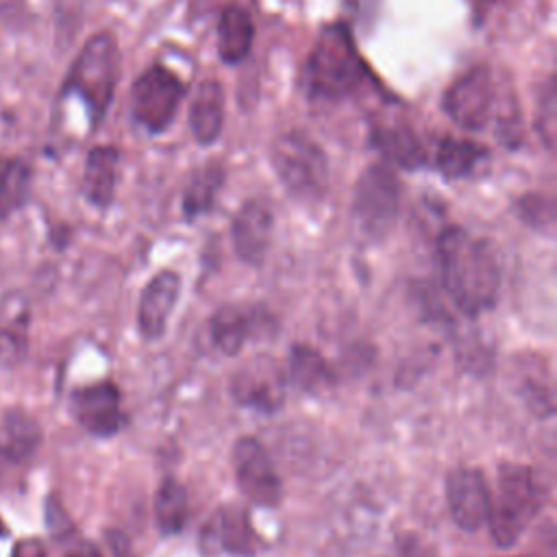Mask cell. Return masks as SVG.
I'll use <instances>...</instances> for the list:
<instances>
[{"instance_id": "18", "label": "cell", "mask_w": 557, "mask_h": 557, "mask_svg": "<svg viewBox=\"0 0 557 557\" xmlns=\"http://www.w3.org/2000/svg\"><path fill=\"white\" fill-rule=\"evenodd\" d=\"M224 126V91L218 81H205L189 107V128L198 144H213Z\"/></svg>"}, {"instance_id": "1", "label": "cell", "mask_w": 557, "mask_h": 557, "mask_svg": "<svg viewBox=\"0 0 557 557\" xmlns=\"http://www.w3.org/2000/svg\"><path fill=\"white\" fill-rule=\"evenodd\" d=\"M437 261L446 294L468 315L494 307L500 292V263L485 239L459 226L437 237Z\"/></svg>"}, {"instance_id": "11", "label": "cell", "mask_w": 557, "mask_h": 557, "mask_svg": "<svg viewBox=\"0 0 557 557\" xmlns=\"http://www.w3.org/2000/svg\"><path fill=\"white\" fill-rule=\"evenodd\" d=\"M446 500L450 516L463 531H476L487 524L490 516V487L476 468H455L446 476Z\"/></svg>"}, {"instance_id": "31", "label": "cell", "mask_w": 557, "mask_h": 557, "mask_svg": "<svg viewBox=\"0 0 557 557\" xmlns=\"http://www.w3.org/2000/svg\"><path fill=\"white\" fill-rule=\"evenodd\" d=\"M65 557H102V555L98 553L96 546H91V544H81V546H76L74 550H70Z\"/></svg>"}, {"instance_id": "27", "label": "cell", "mask_w": 557, "mask_h": 557, "mask_svg": "<svg viewBox=\"0 0 557 557\" xmlns=\"http://www.w3.org/2000/svg\"><path fill=\"white\" fill-rule=\"evenodd\" d=\"M26 350L22 322H13L0 326V363L2 366H15Z\"/></svg>"}, {"instance_id": "28", "label": "cell", "mask_w": 557, "mask_h": 557, "mask_svg": "<svg viewBox=\"0 0 557 557\" xmlns=\"http://www.w3.org/2000/svg\"><path fill=\"white\" fill-rule=\"evenodd\" d=\"M544 96L546 100L540 104V122L546 126L542 133H544V139L546 144L550 146L553 144V122H555V89H553V81H548L546 89H544Z\"/></svg>"}, {"instance_id": "16", "label": "cell", "mask_w": 557, "mask_h": 557, "mask_svg": "<svg viewBox=\"0 0 557 557\" xmlns=\"http://www.w3.org/2000/svg\"><path fill=\"white\" fill-rule=\"evenodd\" d=\"M41 442V429L37 420L22 411L9 409L0 418V459L2 461H26L35 455Z\"/></svg>"}, {"instance_id": "10", "label": "cell", "mask_w": 557, "mask_h": 557, "mask_svg": "<svg viewBox=\"0 0 557 557\" xmlns=\"http://www.w3.org/2000/svg\"><path fill=\"white\" fill-rule=\"evenodd\" d=\"M494 102L492 78L485 67L463 72L444 94L446 115L466 131H481L487 126Z\"/></svg>"}, {"instance_id": "13", "label": "cell", "mask_w": 557, "mask_h": 557, "mask_svg": "<svg viewBox=\"0 0 557 557\" xmlns=\"http://www.w3.org/2000/svg\"><path fill=\"white\" fill-rule=\"evenodd\" d=\"M202 550L209 555L231 553L237 557H252L257 550V535L246 509L237 505L220 507L200 533Z\"/></svg>"}, {"instance_id": "7", "label": "cell", "mask_w": 557, "mask_h": 557, "mask_svg": "<svg viewBox=\"0 0 557 557\" xmlns=\"http://www.w3.org/2000/svg\"><path fill=\"white\" fill-rule=\"evenodd\" d=\"M185 96L183 83L176 74L161 65L148 67L131 89L133 120L148 133L165 131L176 117L178 104Z\"/></svg>"}, {"instance_id": "14", "label": "cell", "mask_w": 557, "mask_h": 557, "mask_svg": "<svg viewBox=\"0 0 557 557\" xmlns=\"http://www.w3.org/2000/svg\"><path fill=\"white\" fill-rule=\"evenodd\" d=\"M274 215L268 202L248 200L233 220V246L242 261L259 265L270 248Z\"/></svg>"}, {"instance_id": "25", "label": "cell", "mask_w": 557, "mask_h": 557, "mask_svg": "<svg viewBox=\"0 0 557 557\" xmlns=\"http://www.w3.org/2000/svg\"><path fill=\"white\" fill-rule=\"evenodd\" d=\"M187 511V490L176 479H163L154 496V522L161 529V533H178L185 527Z\"/></svg>"}, {"instance_id": "2", "label": "cell", "mask_w": 557, "mask_h": 557, "mask_svg": "<svg viewBox=\"0 0 557 557\" xmlns=\"http://www.w3.org/2000/svg\"><path fill=\"white\" fill-rule=\"evenodd\" d=\"M366 65L344 24H331L318 35L305 65L302 85L311 100H342L363 81Z\"/></svg>"}, {"instance_id": "26", "label": "cell", "mask_w": 557, "mask_h": 557, "mask_svg": "<svg viewBox=\"0 0 557 557\" xmlns=\"http://www.w3.org/2000/svg\"><path fill=\"white\" fill-rule=\"evenodd\" d=\"M30 170L22 159H11L0 172V220L15 213L28 198Z\"/></svg>"}, {"instance_id": "22", "label": "cell", "mask_w": 557, "mask_h": 557, "mask_svg": "<svg viewBox=\"0 0 557 557\" xmlns=\"http://www.w3.org/2000/svg\"><path fill=\"white\" fill-rule=\"evenodd\" d=\"M255 320L248 311L235 305H222L213 318H211V337L213 344L224 352V355H237L252 331Z\"/></svg>"}, {"instance_id": "15", "label": "cell", "mask_w": 557, "mask_h": 557, "mask_svg": "<svg viewBox=\"0 0 557 557\" xmlns=\"http://www.w3.org/2000/svg\"><path fill=\"white\" fill-rule=\"evenodd\" d=\"M181 294V276L163 270L144 287L137 307V329L146 339H159Z\"/></svg>"}, {"instance_id": "32", "label": "cell", "mask_w": 557, "mask_h": 557, "mask_svg": "<svg viewBox=\"0 0 557 557\" xmlns=\"http://www.w3.org/2000/svg\"><path fill=\"white\" fill-rule=\"evenodd\" d=\"M7 535V527H4V522L0 520V537H4Z\"/></svg>"}, {"instance_id": "23", "label": "cell", "mask_w": 557, "mask_h": 557, "mask_svg": "<svg viewBox=\"0 0 557 557\" xmlns=\"http://www.w3.org/2000/svg\"><path fill=\"white\" fill-rule=\"evenodd\" d=\"M487 159V150L470 139H453L446 137L440 148H437V170L446 176V178H466L470 176L479 163H483Z\"/></svg>"}, {"instance_id": "5", "label": "cell", "mask_w": 557, "mask_h": 557, "mask_svg": "<svg viewBox=\"0 0 557 557\" xmlns=\"http://www.w3.org/2000/svg\"><path fill=\"white\" fill-rule=\"evenodd\" d=\"M270 159L287 194L300 202H318L329 189V161L322 148L300 131L274 139Z\"/></svg>"}, {"instance_id": "17", "label": "cell", "mask_w": 557, "mask_h": 557, "mask_svg": "<svg viewBox=\"0 0 557 557\" xmlns=\"http://www.w3.org/2000/svg\"><path fill=\"white\" fill-rule=\"evenodd\" d=\"M120 152L111 146H96L89 150L83 174V196L94 207H109L117 183Z\"/></svg>"}, {"instance_id": "30", "label": "cell", "mask_w": 557, "mask_h": 557, "mask_svg": "<svg viewBox=\"0 0 557 557\" xmlns=\"http://www.w3.org/2000/svg\"><path fill=\"white\" fill-rule=\"evenodd\" d=\"M11 557H46V548H44V544L39 540L26 537V540H20L15 544Z\"/></svg>"}, {"instance_id": "24", "label": "cell", "mask_w": 557, "mask_h": 557, "mask_svg": "<svg viewBox=\"0 0 557 557\" xmlns=\"http://www.w3.org/2000/svg\"><path fill=\"white\" fill-rule=\"evenodd\" d=\"M224 183V170L220 163H207L196 170L183 194V211L187 218H198L213 207V200Z\"/></svg>"}, {"instance_id": "33", "label": "cell", "mask_w": 557, "mask_h": 557, "mask_svg": "<svg viewBox=\"0 0 557 557\" xmlns=\"http://www.w3.org/2000/svg\"><path fill=\"white\" fill-rule=\"evenodd\" d=\"M0 461H2V459H0Z\"/></svg>"}, {"instance_id": "3", "label": "cell", "mask_w": 557, "mask_h": 557, "mask_svg": "<svg viewBox=\"0 0 557 557\" xmlns=\"http://www.w3.org/2000/svg\"><path fill=\"white\" fill-rule=\"evenodd\" d=\"M546 503V487L540 474L524 463L505 461L498 466V494L490 503L487 524L498 546L518 542L529 522Z\"/></svg>"}, {"instance_id": "8", "label": "cell", "mask_w": 557, "mask_h": 557, "mask_svg": "<svg viewBox=\"0 0 557 557\" xmlns=\"http://www.w3.org/2000/svg\"><path fill=\"white\" fill-rule=\"evenodd\" d=\"M231 394L244 407L272 413L285 403L287 376L272 357L257 355L235 370L231 379Z\"/></svg>"}, {"instance_id": "19", "label": "cell", "mask_w": 557, "mask_h": 557, "mask_svg": "<svg viewBox=\"0 0 557 557\" xmlns=\"http://www.w3.org/2000/svg\"><path fill=\"white\" fill-rule=\"evenodd\" d=\"M333 372L326 359L307 344H296L289 350V379L298 392L320 396L333 387Z\"/></svg>"}, {"instance_id": "29", "label": "cell", "mask_w": 557, "mask_h": 557, "mask_svg": "<svg viewBox=\"0 0 557 557\" xmlns=\"http://www.w3.org/2000/svg\"><path fill=\"white\" fill-rule=\"evenodd\" d=\"M398 557H435L433 548L422 544L418 537H403L400 540V548H398Z\"/></svg>"}, {"instance_id": "9", "label": "cell", "mask_w": 557, "mask_h": 557, "mask_svg": "<svg viewBox=\"0 0 557 557\" xmlns=\"http://www.w3.org/2000/svg\"><path fill=\"white\" fill-rule=\"evenodd\" d=\"M235 476L242 494L257 507H276L283 496L281 476L263 444L255 437H242L233 450Z\"/></svg>"}, {"instance_id": "21", "label": "cell", "mask_w": 557, "mask_h": 557, "mask_svg": "<svg viewBox=\"0 0 557 557\" xmlns=\"http://www.w3.org/2000/svg\"><path fill=\"white\" fill-rule=\"evenodd\" d=\"M372 144L387 161H392L398 168L416 170L424 165V150L416 133L407 126H389L374 131Z\"/></svg>"}, {"instance_id": "6", "label": "cell", "mask_w": 557, "mask_h": 557, "mask_svg": "<svg viewBox=\"0 0 557 557\" xmlns=\"http://www.w3.org/2000/svg\"><path fill=\"white\" fill-rule=\"evenodd\" d=\"M400 211V183L385 163L366 168L355 185L350 215L366 239H383Z\"/></svg>"}, {"instance_id": "4", "label": "cell", "mask_w": 557, "mask_h": 557, "mask_svg": "<svg viewBox=\"0 0 557 557\" xmlns=\"http://www.w3.org/2000/svg\"><path fill=\"white\" fill-rule=\"evenodd\" d=\"M120 76V48L109 33L94 35L78 52L67 78L65 94H76L89 113L91 126L107 115Z\"/></svg>"}, {"instance_id": "12", "label": "cell", "mask_w": 557, "mask_h": 557, "mask_svg": "<svg viewBox=\"0 0 557 557\" xmlns=\"http://www.w3.org/2000/svg\"><path fill=\"white\" fill-rule=\"evenodd\" d=\"M72 413L87 433L111 437L124 422L120 389L109 381L81 387L72 396Z\"/></svg>"}, {"instance_id": "20", "label": "cell", "mask_w": 557, "mask_h": 557, "mask_svg": "<svg viewBox=\"0 0 557 557\" xmlns=\"http://www.w3.org/2000/svg\"><path fill=\"white\" fill-rule=\"evenodd\" d=\"M255 37L252 20L246 9L233 4L226 7L218 22V54L224 63L235 65L244 61L250 52Z\"/></svg>"}]
</instances>
